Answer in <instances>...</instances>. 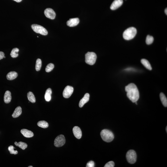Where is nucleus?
Masks as SVG:
<instances>
[{
	"label": "nucleus",
	"instance_id": "f257e3e1",
	"mask_svg": "<svg viewBox=\"0 0 167 167\" xmlns=\"http://www.w3.org/2000/svg\"><path fill=\"white\" fill-rule=\"evenodd\" d=\"M125 90L129 99L133 103L137 102L139 98V93L136 86L134 83H130L126 86Z\"/></svg>",
	"mask_w": 167,
	"mask_h": 167
},
{
	"label": "nucleus",
	"instance_id": "f03ea898",
	"mask_svg": "<svg viewBox=\"0 0 167 167\" xmlns=\"http://www.w3.org/2000/svg\"><path fill=\"white\" fill-rule=\"evenodd\" d=\"M137 33V30L134 27L128 28L123 32V37L125 39L130 40L134 38Z\"/></svg>",
	"mask_w": 167,
	"mask_h": 167
},
{
	"label": "nucleus",
	"instance_id": "7ed1b4c3",
	"mask_svg": "<svg viewBox=\"0 0 167 167\" xmlns=\"http://www.w3.org/2000/svg\"><path fill=\"white\" fill-rule=\"evenodd\" d=\"M102 139L107 142H110L113 140L114 137L112 132L107 129H104L101 132Z\"/></svg>",
	"mask_w": 167,
	"mask_h": 167
},
{
	"label": "nucleus",
	"instance_id": "20e7f679",
	"mask_svg": "<svg viewBox=\"0 0 167 167\" xmlns=\"http://www.w3.org/2000/svg\"><path fill=\"white\" fill-rule=\"evenodd\" d=\"M85 61L90 65L95 64L97 59L96 54L94 52H88L85 55Z\"/></svg>",
	"mask_w": 167,
	"mask_h": 167
},
{
	"label": "nucleus",
	"instance_id": "39448f33",
	"mask_svg": "<svg viewBox=\"0 0 167 167\" xmlns=\"http://www.w3.org/2000/svg\"><path fill=\"white\" fill-rule=\"evenodd\" d=\"M126 157L129 163L133 164L135 163L137 161L136 153L134 150H129L127 153Z\"/></svg>",
	"mask_w": 167,
	"mask_h": 167
},
{
	"label": "nucleus",
	"instance_id": "423d86ee",
	"mask_svg": "<svg viewBox=\"0 0 167 167\" xmlns=\"http://www.w3.org/2000/svg\"><path fill=\"white\" fill-rule=\"evenodd\" d=\"M33 30L36 33H40L43 35H46L48 34V32L44 27L37 24H33L31 25Z\"/></svg>",
	"mask_w": 167,
	"mask_h": 167
},
{
	"label": "nucleus",
	"instance_id": "0eeeda50",
	"mask_svg": "<svg viewBox=\"0 0 167 167\" xmlns=\"http://www.w3.org/2000/svg\"><path fill=\"white\" fill-rule=\"evenodd\" d=\"M65 142V139L64 136L62 135H60L55 139L54 144L56 147H61L64 145Z\"/></svg>",
	"mask_w": 167,
	"mask_h": 167
},
{
	"label": "nucleus",
	"instance_id": "6e6552de",
	"mask_svg": "<svg viewBox=\"0 0 167 167\" xmlns=\"http://www.w3.org/2000/svg\"><path fill=\"white\" fill-rule=\"evenodd\" d=\"M74 89L73 87L70 86H67L64 89L63 92V96L66 99L69 98L72 95L73 93Z\"/></svg>",
	"mask_w": 167,
	"mask_h": 167
},
{
	"label": "nucleus",
	"instance_id": "1a4fd4ad",
	"mask_svg": "<svg viewBox=\"0 0 167 167\" xmlns=\"http://www.w3.org/2000/svg\"><path fill=\"white\" fill-rule=\"evenodd\" d=\"M46 17L50 19L53 20L56 17V13L51 8H47L44 12Z\"/></svg>",
	"mask_w": 167,
	"mask_h": 167
},
{
	"label": "nucleus",
	"instance_id": "9d476101",
	"mask_svg": "<svg viewBox=\"0 0 167 167\" xmlns=\"http://www.w3.org/2000/svg\"><path fill=\"white\" fill-rule=\"evenodd\" d=\"M123 0H114L110 7L112 10H115L121 6L123 4Z\"/></svg>",
	"mask_w": 167,
	"mask_h": 167
},
{
	"label": "nucleus",
	"instance_id": "9b49d317",
	"mask_svg": "<svg viewBox=\"0 0 167 167\" xmlns=\"http://www.w3.org/2000/svg\"><path fill=\"white\" fill-rule=\"evenodd\" d=\"M73 132L74 135L77 139H80L82 137V132L80 128L78 126H75L73 129Z\"/></svg>",
	"mask_w": 167,
	"mask_h": 167
},
{
	"label": "nucleus",
	"instance_id": "f8f14e48",
	"mask_svg": "<svg viewBox=\"0 0 167 167\" xmlns=\"http://www.w3.org/2000/svg\"><path fill=\"white\" fill-rule=\"evenodd\" d=\"M80 20L78 18L70 19L67 21V24L68 26L69 27H74L76 26L79 23Z\"/></svg>",
	"mask_w": 167,
	"mask_h": 167
},
{
	"label": "nucleus",
	"instance_id": "ddd939ff",
	"mask_svg": "<svg viewBox=\"0 0 167 167\" xmlns=\"http://www.w3.org/2000/svg\"><path fill=\"white\" fill-rule=\"evenodd\" d=\"M90 95L88 93H87L85 95L84 97L80 100L79 103V106L80 107H82L89 100Z\"/></svg>",
	"mask_w": 167,
	"mask_h": 167
},
{
	"label": "nucleus",
	"instance_id": "4468645a",
	"mask_svg": "<svg viewBox=\"0 0 167 167\" xmlns=\"http://www.w3.org/2000/svg\"><path fill=\"white\" fill-rule=\"evenodd\" d=\"M21 132L24 136L26 138H30L34 136L33 133L32 131L26 129H22L21 130Z\"/></svg>",
	"mask_w": 167,
	"mask_h": 167
},
{
	"label": "nucleus",
	"instance_id": "2eb2a0df",
	"mask_svg": "<svg viewBox=\"0 0 167 167\" xmlns=\"http://www.w3.org/2000/svg\"><path fill=\"white\" fill-rule=\"evenodd\" d=\"M11 99V93L9 91H6L4 97V101L5 103L7 104L10 103Z\"/></svg>",
	"mask_w": 167,
	"mask_h": 167
},
{
	"label": "nucleus",
	"instance_id": "dca6fc26",
	"mask_svg": "<svg viewBox=\"0 0 167 167\" xmlns=\"http://www.w3.org/2000/svg\"><path fill=\"white\" fill-rule=\"evenodd\" d=\"M22 113V109L21 106H19L15 109L12 116L13 118H17Z\"/></svg>",
	"mask_w": 167,
	"mask_h": 167
},
{
	"label": "nucleus",
	"instance_id": "f3484780",
	"mask_svg": "<svg viewBox=\"0 0 167 167\" xmlns=\"http://www.w3.org/2000/svg\"><path fill=\"white\" fill-rule=\"evenodd\" d=\"M18 76V74L17 72L13 71L9 73L7 75V78L9 80H13L15 79Z\"/></svg>",
	"mask_w": 167,
	"mask_h": 167
},
{
	"label": "nucleus",
	"instance_id": "a211bd4d",
	"mask_svg": "<svg viewBox=\"0 0 167 167\" xmlns=\"http://www.w3.org/2000/svg\"><path fill=\"white\" fill-rule=\"evenodd\" d=\"M52 91L51 88H48L46 91L45 95V99L47 102H49L51 99Z\"/></svg>",
	"mask_w": 167,
	"mask_h": 167
},
{
	"label": "nucleus",
	"instance_id": "6ab92c4d",
	"mask_svg": "<svg viewBox=\"0 0 167 167\" xmlns=\"http://www.w3.org/2000/svg\"><path fill=\"white\" fill-rule=\"evenodd\" d=\"M141 62L148 69L150 70H152V68L150 63L146 59H142L141 60Z\"/></svg>",
	"mask_w": 167,
	"mask_h": 167
},
{
	"label": "nucleus",
	"instance_id": "aec40b11",
	"mask_svg": "<svg viewBox=\"0 0 167 167\" xmlns=\"http://www.w3.org/2000/svg\"><path fill=\"white\" fill-rule=\"evenodd\" d=\"M27 98L28 100L32 103H34L36 102V99L33 93L31 92H29L27 94Z\"/></svg>",
	"mask_w": 167,
	"mask_h": 167
},
{
	"label": "nucleus",
	"instance_id": "412c9836",
	"mask_svg": "<svg viewBox=\"0 0 167 167\" xmlns=\"http://www.w3.org/2000/svg\"><path fill=\"white\" fill-rule=\"evenodd\" d=\"M160 99L163 105L165 107L167 106V99L163 93H161L160 95Z\"/></svg>",
	"mask_w": 167,
	"mask_h": 167
},
{
	"label": "nucleus",
	"instance_id": "4be33fe9",
	"mask_svg": "<svg viewBox=\"0 0 167 167\" xmlns=\"http://www.w3.org/2000/svg\"><path fill=\"white\" fill-rule=\"evenodd\" d=\"M14 144L16 146L19 147L23 150H25V149L28 146L27 144L25 143L21 142V141L18 143L15 142Z\"/></svg>",
	"mask_w": 167,
	"mask_h": 167
},
{
	"label": "nucleus",
	"instance_id": "5701e85b",
	"mask_svg": "<svg viewBox=\"0 0 167 167\" xmlns=\"http://www.w3.org/2000/svg\"><path fill=\"white\" fill-rule=\"evenodd\" d=\"M37 125L39 127L44 129L47 128L49 126L48 122L45 121H40L37 123Z\"/></svg>",
	"mask_w": 167,
	"mask_h": 167
},
{
	"label": "nucleus",
	"instance_id": "b1692460",
	"mask_svg": "<svg viewBox=\"0 0 167 167\" xmlns=\"http://www.w3.org/2000/svg\"><path fill=\"white\" fill-rule=\"evenodd\" d=\"M19 52V49L18 48H13L10 53V55L13 58H16L18 57L19 54L18 52Z\"/></svg>",
	"mask_w": 167,
	"mask_h": 167
},
{
	"label": "nucleus",
	"instance_id": "393cba45",
	"mask_svg": "<svg viewBox=\"0 0 167 167\" xmlns=\"http://www.w3.org/2000/svg\"><path fill=\"white\" fill-rule=\"evenodd\" d=\"M42 65L41 60L40 59H38L36 60L35 65V69L37 71H39L41 69Z\"/></svg>",
	"mask_w": 167,
	"mask_h": 167
},
{
	"label": "nucleus",
	"instance_id": "a878e982",
	"mask_svg": "<svg viewBox=\"0 0 167 167\" xmlns=\"http://www.w3.org/2000/svg\"><path fill=\"white\" fill-rule=\"evenodd\" d=\"M153 41H154V38L153 36L149 35H148L147 36L146 43L147 45H150L152 44L153 42Z\"/></svg>",
	"mask_w": 167,
	"mask_h": 167
},
{
	"label": "nucleus",
	"instance_id": "bb28decb",
	"mask_svg": "<svg viewBox=\"0 0 167 167\" xmlns=\"http://www.w3.org/2000/svg\"><path fill=\"white\" fill-rule=\"evenodd\" d=\"M54 68V65L52 63H50L47 65L46 67L45 70L47 72H49L52 71Z\"/></svg>",
	"mask_w": 167,
	"mask_h": 167
},
{
	"label": "nucleus",
	"instance_id": "cd10ccee",
	"mask_svg": "<svg viewBox=\"0 0 167 167\" xmlns=\"http://www.w3.org/2000/svg\"><path fill=\"white\" fill-rule=\"evenodd\" d=\"M14 149H15V148L12 145H11V146L9 147L8 148V150L10 152V154L16 155L18 153V151L17 150H14Z\"/></svg>",
	"mask_w": 167,
	"mask_h": 167
},
{
	"label": "nucleus",
	"instance_id": "c85d7f7f",
	"mask_svg": "<svg viewBox=\"0 0 167 167\" xmlns=\"http://www.w3.org/2000/svg\"><path fill=\"white\" fill-rule=\"evenodd\" d=\"M114 163L113 161H109L105 165L104 167H114Z\"/></svg>",
	"mask_w": 167,
	"mask_h": 167
},
{
	"label": "nucleus",
	"instance_id": "c756f323",
	"mask_svg": "<svg viewBox=\"0 0 167 167\" xmlns=\"http://www.w3.org/2000/svg\"><path fill=\"white\" fill-rule=\"evenodd\" d=\"M87 167H95V163L93 161H91L88 163L86 165Z\"/></svg>",
	"mask_w": 167,
	"mask_h": 167
},
{
	"label": "nucleus",
	"instance_id": "7c9ffc66",
	"mask_svg": "<svg viewBox=\"0 0 167 167\" xmlns=\"http://www.w3.org/2000/svg\"><path fill=\"white\" fill-rule=\"evenodd\" d=\"M5 56V54L4 52H0V60L3 59Z\"/></svg>",
	"mask_w": 167,
	"mask_h": 167
},
{
	"label": "nucleus",
	"instance_id": "2f4dec72",
	"mask_svg": "<svg viewBox=\"0 0 167 167\" xmlns=\"http://www.w3.org/2000/svg\"><path fill=\"white\" fill-rule=\"evenodd\" d=\"M13 1H15L16 2L18 3L21 2L22 0H13Z\"/></svg>",
	"mask_w": 167,
	"mask_h": 167
},
{
	"label": "nucleus",
	"instance_id": "473e14b6",
	"mask_svg": "<svg viewBox=\"0 0 167 167\" xmlns=\"http://www.w3.org/2000/svg\"><path fill=\"white\" fill-rule=\"evenodd\" d=\"M165 14H166V15H167V8L165 9Z\"/></svg>",
	"mask_w": 167,
	"mask_h": 167
},
{
	"label": "nucleus",
	"instance_id": "72a5a7b5",
	"mask_svg": "<svg viewBox=\"0 0 167 167\" xmlns=\"http://www.w3.org/2000/svg\"><path fill=\"white\" fill-rule=\"evenodd\" d=\"M166 132H167V127H166Z\"/></svg>",
	"mask_w": 167,
	"mask_h": 167
},
{
	"label": "nucleus",
	"instance_id": "f704fd0d",
	"mask_svg": "<svg viewBox=\"0 0 167 167\" xmlns=\"http://www.w3.org/2000/svg\"><path fill=\"white\" fill-rule=\"evenodd\" d=\"M28 167H33V166H28Z\"/></svg>",
	"mask_w": 167,
	"mask_h": 167
}]
</instances>
